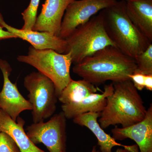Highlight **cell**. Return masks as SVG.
<instances>
[{
  "mask_svg": "<svg viewBox=\"0 0 152 152\" xmlns=\"http://www.w3.org/2000/svg\"><path fill=\"white\" fill-rule=\"evenodd\" d=\"M137 66L134 59L112 46L86 57L73 68L74 73L96 86L107 81L118 83L130 80Z\"/></svg>",
  "mask_w": 152,
  "mask_h": 152,
  "instance_id": "6da1fadb",
  "label": "cell"
},
{
  "mask_svg": "<svg viewBox=\"0 0 152 152\" xmlns=\"http://www.w3.org/2000/svg\"><path fill=\"white\" fill-rule=\"evenodd\" d=\"M40 0H30V4L21 15L24 21L22 29L33 30L37 17Z\"/></svg>",
  "mask_w": 152,
  "mask_h": 152,
  "instance_id": "d6986e66",
  "label": "cell"
},
{
  "mask_svg": "<svg viewBox=\"0 0 152 152\" xmlns=\"http://www.w3.org/2000/svg\"><path fill=\"white\" fill-rule=\"evenodd\" d=\"M26 130L35 145L44 144L49 152H67L66 118L63 112L54 115L46 122L33 123Z\"/></svg>",
  "mask_w": 152,
  "mask_h": 152,
  "instance_id": "52a82bcc",
  "label": "cell"
},
{
  "mask_svg": "<svg viewBox=\"0 0 152 152\" xmlns=\"http://www.w3.org/2000/svg\"><path fill=\"white\" fill-rule=\"evenodd\" d=\"M117 1V0H74L66 9L59 37L65 39L79 26Z\"/></svg>",
  "mask_w": 152,
  "mask_h": 152,
  "instance_id": "ba28073f",
  "label": "cell"
},
{
  "mask_svg": "<svg viewBox=\"0 0 152 152\" xmlns=\"http://www.w3.org/2000/svg\"><path fill=\"white\" fill-rule=\"evenodd\" d=\"M115 152H131L130 151H129L127 149L124 148H118L117 149L116 151Z\"/></svg>",
  "mask_w": 152,
  "mask_h": 152,
  "instance_id": "cb8c5ba5",
  "label": "cell"
},
{
  "mask_svg": "<svg viewBox=\"0 0 152 152\" xmlns=\"http://www.w3.org/2000/svg\"><path fill=\"white\" fill-rule=\"evenodd\" d=\"M98 91H102L84 79L77 81L72 80L62 91L58 99L62 104L74 103Z\"/></svg>",
  "mask_w": 152,
  "mask_h": 152,
  "instance_id": "e0dca14e",
  "label": "cell"
},
{
  "mask_svg": "<svg viewBox=\"0 0 152 152\" xmlns=\"http://www.w3.org/2000/svg\"><path fill=\"white\" fill-rule=\"evenodd\" d=\"M137 68L136 72L144 75H152V44L145 50L134 58Z\"/></svg>",
  "mask_w": 152,
  "mask_h": 152,
  "instance_id": "ac0fdd59",
  "label": "cell"
},
{
  "mask_svg": "<svg viewBox=\"0 0 152 152\" xmlns=\"http://www.w3.org/2000/svg\"><path fill=\"white\" fill-rule=\"evenodd\" d=\"M100 116L101 113L88 112L79 115L73 119L74 123L88 128L94 134L97 139L100 152H112V149L115 146L123 147L131 152H139L137 145H126L119 143L110 135L106 133L98 122V118Z\"/></svg>",
  "mask_w": 152,
  "mask_h": 152,
  "instance_id": "4fadbf2b",
  "label": "cell"
},
{
  "mask_svg": "<svg viewBox=\"0 0 152 152\" xmlns=\"http://www.w3.org/2000/svg\"><path fill=\"white\" fill-rule=\"evenodd\" d=\"M25 121L20 117L15 121L7 113L0 110V132L5 133L15 141L21 152H46L30 140L25 132Z\"/></svg>",
  "mask_w": 152,
  "mask_h": 152,
  "instance_id": "2e32d148",
  "label": "cell"
},
{
  "mask_svg": "<svg viewBox=\"0 0 152 152\" xmlns=\"http://www.w3.org/2000/svg\"><path fill=\"white\" fill-rule=\"evenodd\" d=\"M91 152H100L99 150L97 149L96 146H94L93 147L91 151Z\"/></svg>",
  "mask_w": 152,
  "mask_h": 152,
  "instance_id": "d4e9b609",
  "label": "cell"
},
{
  "mask_svg": "<svg viewBox=\"0 0 152 152\" xmlns=\"http://www.w3.org/2000/svg\"><path fill=\"white\" fill-rule=\"evenodd\" d=\"M0 110H1V109H0Z\"/></svg>",
  "mask_w": 152,
  "mask_h": 152,
  "instance_id": "484cf974",
  "label": "cell"
},
{
  "mask_svg": "<svg viewBox=\"0 0 152 152\" xmlns=\"http://www.w3.org/2000/svg\"><path fill=\"white\" fill-rule=\"evenodd\" d=\"M0 25L7 31L23 40L38 50L52 49L59 53H65L66 49V39L47 32L18 29L10 26L4 20L0 12Z\"/></svg>",
  "mask_w": 152,
  "mask_h": 152,
  "instance_id": "8fae6325",
  "label": "cell"
},
{
  "mask_svg": "<svg viewBox=\"0 0 152 152\" xmlns=\"http://www.w3.org/2000/svg\"><path fill=\"white\" fill-rule=\"evenodd\" d=\"M0 152H21L15 141L5 133L0 132Z\"/></svg>",
  "mask_w": 152,
  "mask_h": 152,
  "instance_id": "ffe728a7",
  "label": "cell"
},
{
  "mask_svg": "<svg viewBox=\"0 0 152 152\" xmlns=\"http://www.w3.org/2000/svg\"><path fill=\"white\" fill-rule=\"evenodd\" d=\"M65 39L66 49L65 53H71L74 65L106 47H115L106 32L100 12L78 27Z\"/></svg>",
  "mask_w": 152,
  "mask_h": 152,
  "instance_id": "277c9868",
  "label": "cell"
},
{
  "mask_svg": "<svg viewBox=\"0 0 152 152\" xmlns=\"http://www.w3.org/2000/svg\"><path fill=\"white\" fill-rule=\"evenodd\" d=\"M100 12L109 38L123 53L134 59L152 43L129 18L124 0L117 1Z\"/></svg>",
  "mask_w": 152,
  "mask_h": 152,
  "instance_id": "3957f363",
  "label": "cell"
},
{
  "mask_svg": "<svg viewBox=\"0 0 152 152\" xmlns=\"http://www.w3.org/2000/svg\"><path fill=\"white\" fill-rule=\"evenodd\" d=\"M19 62L32 66L51 79L58 97L72 79L70 75L71 53H59L52 49L38 50L29 47L27 55L19 56Z\"/></svg>",
  "mask_w": 152,
  "mask_h": 152,
  "instance_id": "5b68a950",
  "label": "cell"
},
{
  "mask_svg": "<svg viewBox=\"0 0 152 152\" xmlns=\"http://www.w3.org/2000/svg\"><path fill=\"white\" fill-rule=\"evenodd\" d=\"M74 0H46L37 17L34 31L59 34L61 24L66 9Z\"/></svg>",
  "mask_w": 152,
  "mask_h": 152,
  "instance_id": "7c38bea8",
  "label": "cell"
},
{
  "mask_svg": "<svg viewBox=\"0 0 152 152\" xmlns=\"http://www.w3.org/2000/svg\"><path fill=\"white\" fill-rule=\"evenodd\" d=\"M12 38L15 39L17 38L16 36L9 32L8 31L3 30V27L0 25V40Z\"/></svg>",
  "mask_w": 152,
  "mask_h": 152,
  "instance_id": "7402d4cb",
  "label": "cell"
},
{
  "mask_svg": "<svg viewBox=\"0 0 152 152\" xmlns=\"http://www.w3.org/2000/svg\"><path fill=\"white\" fill-rule=\"evenodd\" d=\"M144 86L145 88L152 91V75H145Z\"/></svg>",
  "mask_w": 152,
  "mask_h": 152,
  "instance_id": "603a6c76",
  "label": "cell"
},
{
  "mask_svg": "<svg viewBox=\"0 0 152 152\" xmlns=\"http://www.w3.org/2000/svg\"><path fill=\"white\" fill-rule=\"evenodd\" d=\"M145 75L135 72L129 76V77L132 82L133 85L138 91H142L145 88Z\"/></svg>",
  "mask_w": 152,
  "mask_h": 152,
  "instance_id": "44dd1931",
  "label": "cell"
},
{
  "mask_svg": "<svg viewBox=\"0 0 152 152\" xmlns=\"http://www.w3.org/2000/svg\"><path fill=\"white\" fill-rule=\"evenodd\" d=\"M0 69L4 77V85L0 92V109L16 121L22 112L32 110V106L19 92L16 84L10 80L12 69L7 62L0 59Z\"/></svg>",
  "mask_w": 152,
  "mask_h": 152,
  "instance_id": "9c48e42d",
  "label": "cell"
},
{
  "mask_svg": "<svg viewBox=\"0 0 152 152\" xmlns=\"http://www.w3.org/2000/svg\"><path fill=\"white\" fill-rule=\"evenodd\" d=\"M113 92L107 98V103L98 121L103 129L120 124L122 128L139 122L147 110L138 90L131 80L112 83Z\"/></svg>",
  "mask_w": 152,
  "mask_h": 152,
  "instance_id": "7a4b0ae2",
  "label": "cell"
},
{
  "mask_svg": "<svg viewBox=\"0 0 152 152\" xmlns=\"http://www.w3.org/2000/svg\"><path fill=\"white\" fill-rule=\"evenodd\" d=\"M113 91V83L106 85L102 94L96 93L77 102L62 104V112L66 118L69 119L88 112L101 113L105 107L107 97L111 95Z\"/></svg>",
  "mask_w": 152,
  "mask_h": 152,
  "instance_id": "5bb4252c",
  "label": "cell"
},
{
  "mask_svg": "<svg viewBox=\"0 0 152 152\" xmlns=\"http://www.w3.org/2000/svg\"><path fill=\"white\" fill-rule=\"evenodd\" d=\"M24 86L29 92V102L32 106L34 123L50 118L56 110L58 97L54 83L40 72H33L26 76Z\"/></svg>",
  "mask_w": 152,
  "mask_h": 152,
  "instance_id": "8992f818",
  "label": "cell"
},
{
  "mask_svg": "<svg viewBox=\"0 0 152 152\" xmlns=\"http://www.w3.org/2000/svg\"><path fill=\"white\" fill-rule=\"evenodd\" d=\"M126 12L134 26L152 42V0H124Z\"/></svg>",
  "mask_w": 152,
  "mask_h": 152,
  "instance_id": "9a60e30c",
  "label": "cell"
},
{
  "mask_svg": "<svg viewBox=\"0 0 152 152\" xmlns=\"http://www.w3.org/2000/svg\"><path fill=\"white\" fill-rule=\"evenodd\" d=\"M111 132L112 137L115 140L131 139L135 142L140 152H152V104L141 121L126 127L115 126Z\"/></svg>",
  "mask_w": 152,
  "mask_h": 152,
  "instance_id": "30bf717a",
  "label": "cell"
}]
</instances>
